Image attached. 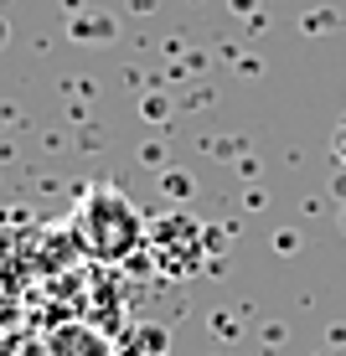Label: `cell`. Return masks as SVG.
Masks as SVG:
<instances>
[{
	"label": "cell",
	"instance_id": "cell-1",
	"mask_svg": "<svg viewBox=\"0 0 346 356\" xmlns=\"http://www.w3.org/2000/svg\"><path fill=\"white\" fill-rule=\"evenodd\" d=\"M78 232H83V243H88V253H93V259H104V264H119V259H129V253L145 248L140 212H134L119 191H109V186H93L88 196H83Z\"/></svg>",
	"mask_w": 346,
	"mask_h": 356
},
{
	"label": "cell",
	"instance_id": "cell-2",
	"mask_svg": "<svg viewBox=\"0 0 346 356\" xmlns=\"http://www.w3.org/2000/svg\"><path fill=\"white\" fill-rule=\"evenodd\" d=\"M171 351V341H166V330L160 325H134L125 341H119V356H166Z\"/></svg>",
	"mask_w": 346,
	"mask_h": 356
}]
</instances>
